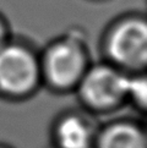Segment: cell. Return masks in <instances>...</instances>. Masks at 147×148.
I'll use <instances>...</instances> for the list:
<instances>
[{
	"label": "cell",
	"mask_w": 147,
	"mask_h": 148,
	"mask_svg": "<svg viewBox=\"0 0 147 148\" xmlns=\"http://www.w3.org/2000/svg\"><path fill=\"white\" fill-rule=\"evenodd\" d=\"M128 80L129 78L110 67H94L83 77L81 94L92 107H112L126 94Z\"/></svg>",
	"instance_id": "obj_3"
},
{
	"label": "cell",
	"mask_w": 147,
	"mask_h": 148,
	"mask_svg": "<svg viewBox=\"0 0 147 148\" xmlns=\"http://www.w3.org/2000/svg\"><path fill=\"white\" fill-rule=\"evenodd\" d=\"M108 51L115 61L123 65H145L147 58V29L144 21H126L114 29L109 37Z\"/></svg>",
	"instance_id": "obj_2"
},
{
	"label": "cell",
	"mask_w": 147,
	"mask_h": 148,
	"mask_svg": "<svg viewBox=\"0 0 147 148\" xmlns=\"http://www.w3.org/2000/svg\"><path fill=\"white\" fill-rule=\"evenodd\" d=\"M37 65L31 53L21 47L0 48V88L19 94L33 87Z\"/></svg>",
	"instance_id": "obj_1"
},
{
	"label": "cell",
	"mask_w": 147,
	"mask_h": 148,
	"mask_svg": "<svg viewBox=\"0 0 147 148\" xmlns=\"http://www.w3.org/2000/svg\"><path fill=\"white\" fill-rule=\"evenodd\" d=\"M56 141L60 148H88L91 132L81 119L76 116H67L58 125Z\"/></svg>",
	"instance_id": "obj_5"
},
{
	"label": "cell",
	"mask_w": 147,
	"mask_h": 148,
	"mask_svg": "<svg viewBox=\"0 0 147 148\" xmlns=\"http://www.w3.org/2000/svg\"><path fill=\"white\" fill-rule=\"evenodd\" d=\"M83 67L81 50L71 42H61L52 48L45 58L47 75L58 87H67L77 81Z\"/></svg>",
	"instance_id": "obj_4"
},
{
	"label": "cell",
	"mask_w": 147,
	"mask_h": 148,
	"mask_svg": "<svg viewBox=\"0 0 147 148\" xmlns=\"http://www.w3.org/2000/svg\"><path fill=\"white\" fill-rule=\"evenodd\" d=\"M1 38H3V28H1V26H0V42H1Z\"/></svg>",
	"instance_id": "obj_8"
},
{
	"label": "cell",
	"mask_w": 147,
	"mask_h": 148,
	"mask_svg": "<svg viewBox=\"0 0 147 148\" xmlns=\"http://www.w3.org/2000/svg\"><path fill=\"white\" fill-rule=\"evenodd\" d=\"M126 94H131L137 102L145 105L146 103V82L144 78L140 80H128Z\"/></svg>",
	"instance_id": "obj_7"
},
{
	"label": "cell",
	"mask_w": 147,
	"mask_h": 148,
	"mask_svg": "<svg viewBox=\"0 0 147 148\" xmlns=\"http://www.w3.org/2000/svg\"><path fill=\"white\" fill-rule=\"evenodd\" d=\"M98 148H146V140L134 126L115 125L104 131Z\"/></svg>",
	"instance_id": "obj_6"
}]
</instances>
